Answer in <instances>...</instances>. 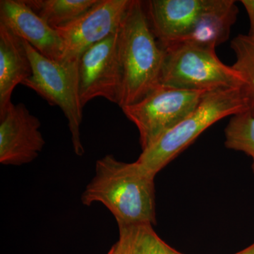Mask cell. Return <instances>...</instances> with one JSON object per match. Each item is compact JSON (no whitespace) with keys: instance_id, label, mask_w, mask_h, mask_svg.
Returning a JSON list of instances; mask_svg holds the SVG:
<instances>
[{"instance_id":"cell-1","label":"cell","mask_w":254,"mask_h":254,"mask_svg":"<svg viewBox=\"0 0 254 254\" xmlns=\"http://www.w3.org/2000/svg\"><path fill=\"white\" fill-rule=\"evenodd\" d=\"M155 177L136 162L124 163L105 155L96 162L95 176L82 193V203H101L118 227L155 225Z\"/></svg>"},{"instance_id":"cell-2","label":"cell","mask_w":254,"mask_h":254,"mask_svg":"<svg viewBox=\"0 0 254 254\" xmlns=\"http://www.w3.org/2000/svg\"><path fill=\"white\" fill-rule=\"evenodd\" d=\"M120 108L135 104L160 83L164 51L148 23L143 1L131 0L118 29Z\"/></svg>"},{"instance_id":"cell-3","label":"cell","mask_w":254,"mask_h":254,"mask_svg":"<svg viewBox=\"0 0 254 254\" xmlns=\"http://www.w3.org/2000/svg\"><path fill=\"white\" fill-rule=\"evenodd\" d=\"M248 110V100L242 88L207 92L190 115L142 150L136 162L156 176L209 127L222 119Z\"/></svg>"},{"instance_id":"cell-4","label":"cell","mask_w":254,"mask_h":254,"mask_svg":"<svg viewBox=\"0 0 254 254\" xmlns=\"http://www.w3.org/2000/svg\"><path fill=\"white\" fill-rule=\"evenodd\" d=\"M160 46L164 51L160 84L201 92L243 88V78L220 61L215 48L187 41Z\"/></svg>"},{"instance_id":"cell-5","label":"cell","mask_w":254,"mask_h":254,"mask_svg":"<svg viewBox=\"0 0 254 254\" xmlns=\"http://www.w3.org/2000/svg\"><path fill=\"white\" fill-rule=\"evenodd\" d=\"M23 41L33 72L22 84L36 92L50 105L59 107L68 120L73 150L78 156H83L85 149L80 127L83 108L78 94L77 63L48 59Z\"/></svg>"},{"instance_id":"cell-6","label":"cell","mask_w":254,"mask_h":254,"mask_svg":"<svg viewBox=\"0 0 254 254\" xmlns=\"http://www.w3.org/2000/svg\"><path fill=\"white\" fill-rule=\"evenodd\" d=\"M205 93L159 84L138 103L121 109L138 128L143 150L190 115Z\"/></svg>"},{"instance_id":"cell-7","label":"cell","mask_w":254,"mask_h":254,"mask_svg":"<svg viewBox=\"0 0 254 254\" xmlns=\"http://www.w3.org/2000/svg\"><path fill=\"white\" fill-rule=\"evenodd\" d=\"M131 0H98L74 21L56 29L63 41L60 62L77 63L83 53L120 28Z\"/></svg>"},{"instance_id":"cell-8","label":"cell","mask_w":254,"mask_h":254,"mask_svg":"<svg viewBox=\"0 0 254 254\" xmlns=\"http://www.w3.org/2000/svg\"><path fill=\"white\" fill-rule=\"evenodd\" d=\"M118 31L83 53L77 62L78 94L82 107L96 98L119 105L121 71Z\"/></svg>"},{"instance_id":"cell-9","label":"cell","mask_w":254,"mask_h":254,"mask_svg":"<svg viewBox=\"0 0 254 254\" xmlns=\"http://www.w3.org/2000/svg\"><path fill=\"white\" fill-rule=\"evenodd\" d=\"M41 126L26 105L12 103L0 117V163L21 166L38 158L46 145Z\"/></svg>"},{"instance_id":"cell-10","label":"cell","mask_w":254,"mask_h":254,"mask_svg":"<svg viewBox=\"0 0 254 254\" xmlns=\"http://www.w3.org/2000/svg\"><path fill=\"white\" fill-rule=\"evenodd\" d=\"M0 23L43 56L61 61L63 45L58 31L50 27L23 0H1Z\"/></svg>"},{"instance_id":"cell-11","label":"cell","mask_w":254,"mask_h":254,"mask_svg":"<svg viewBox=\"0 0 254 254\" xmlns=\"http://www.w3.org/2000/svg\"><path fill=\"white\" fill-rule=\"evenodd\" d=\"M213 0H150L143 1L145 14L159 44L185 39Z\"/></svg>"},{"instance_id":"cell-12","label":"cell","mask_w":254,"mask_h":254,"mask_svg":"<svg viewBox=\"0 0 254 254\" xmlns=\"http://www.w3.org/2000/svg\"><path fill=\"white\" fill-rule=\"evenodd\" d=\"M33 70L23 40L0 23V117L12 105L11 95Z\"/></svg>"},{"instance_id":"cell-13","label":"cell","mask_w":254,"mask_h":254,"mask_svg":"<svg viewBox=\"0 0 254 254\" xmlns=\"http://www.w3.org/2000/svg\"><path fill=\"white\" fill-rule=\"evenodd\" d=\"M237 14L236 1L213 0L211 6L200 15L190 33L181 41L215 48L230 38Z\"/></svg>"},{"instance_id":"cell-14","label":"cell","mask_w":254,"mask_h":254,"mask_svg":"<svg viewBox=\"0 0 254 254\" xmlns=\"http://www.w3.org/2000/svg\"><path fill=\"white\" fill-rule=\"evenodd\" d=\"M116 254H183L164 242L151 225L119 226Z\"/></svg>"},{"instance_id":"cell-15","label":"cell","mask_w":254,"mask_h":254,"mask_svg":"<svg viewBox=\"0 0 254 254\" xmlns=\"http://www.w3.org/2000/svg\"><path fill=\"white\" fill-rule=\"evenodd\" d=\"M98 0H23L53 29L71 23L94 6Z\"/></svg>"},{"instance_id":"cell-16","label":"cell","mask_w":254,"mask_h":254,"mask_svg":"<svg viewBox=\"0 0 254 254\" xmlns=\"http://www.w3.org/2000/svg\"><path fill=\"white\" fill-rule=\"evenodd\" d=\"M236 61L232 67L245 81L243 91L249 102L250 111L254 116V37L238 35L231 41Z\"/></svg>"},{"instance_id":"cell-17","label":"cell","mask_w":254,"mask_h":254,"mask_svg":"<svg viewBox=\"0 0 254 254\" xmlns=\"http://www.w3.org/2000/svg\"><path fill=\"white\" fill-rule=\"evenodd\" d=\"M225 136L227 148L244 152L252 158L254 173V116L250 110L231 117Z\"/></svg>"},{"instance_id":"cell-18","label":"cell","mask_w":254,"mask_h":254,"mask_svg":"<svg viewBox=\"0 0 254 254\" xmlns=\"http://www.w3.org/2000/svg\"><path fill=\"white\" fill-rule=\"evenodd\" d=\"M242 4L245 6L250 21V30L249 35L254 37V0H242Z\"/></svg>"},{"instance_id":"cell-19","label":"cell","mask_w":254,"mask_h":254,"mask_svg":"<svg viewBox=\"0 0 254 254\" xmlns=\"http://www.w3.org/2000/svg\"><path fill=\"white\" fill-rule=\"evenodd\" d=\"M235 254H254V243Z\"/></svg>"},{"instance_id":"cell-20","label":"cell","mask_w":254,"mask_h":254,"mask_svg":"<svg viewBox=\"0 0 254 254\" xmlns=\"http://www.w3.org/2000/svg\"><path fill=\"white\" fill-rule=\"evenodd\" d=\"M108 254H116L115 252V250H114L113 247H112L111 249H110V250L109 252H108Z\"/></svg>"}]
</instances>
